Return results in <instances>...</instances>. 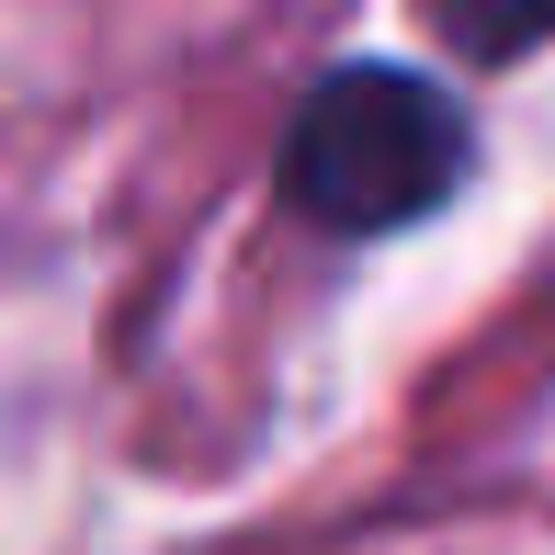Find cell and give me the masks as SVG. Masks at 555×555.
Masks as SVG:
<instances>
[{
	"label": "cell",
	"instance_id": "obj_2",
	"mask_svg": "<svg viewBox=\"0 0 555 555\" xmlns=\"http://www.w3.org/2000/svg\"><path fill=\"white\" fill-rule=\"evenodd\" d=\"M431 12V35L453 46V57L499 68V57H533V46L555 35V0H420Z\"/></svg>",
	"mask_w": 555,
	"mask_h": 555
},
{
	"label": "cell",
	"instance_id": "obj_1",
	"mask_svg": "<svg viewBox=\"0 0 555 555\" xmlns=\"http://www.w3.org/2000/svg\"><path fill=\"white\" fill-rule=\"evenodd\" d=\"M453 170H465V114L409 68H330L284 137V193L340 238L420 227L453 193Z\"/></svg>",
	"mask_w": 555,
	"mask_h": 555
}]
</instances>
